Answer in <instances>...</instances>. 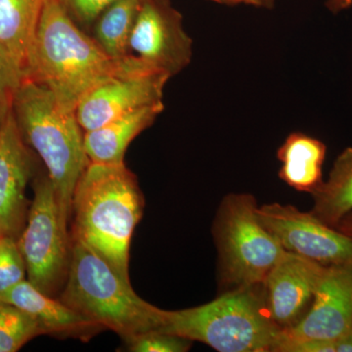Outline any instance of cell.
Segmentation results:
<instances>
[{"mask_svg":"<svg viewBox=\"0 0 352 352\" xmlns=\"http://www.w3.org/2000/svg\"><path fill=\"white\" fill-rule=\"evenodd\" d=\"M256 214L285 251L322 265H352V237L324 223L311 212L273 203L258 207Z\"/></svg>","mask_w":352,"mask_h":352,"instance_id":"30bf717a","label":"cell"},{"mask_svg":"<svg viewBox=\"0 0 352 352\" xmlns=\"http://www.w3.org/2000/svg\"><path fill=\"white\" fill-rule=\"evenodd\" d=\"M162 331L219 352H271L282 332L268 312L263 283L222 292L199 307L166 310Z\"/></svg>","mask_w":352,"mask_h":352,"instance_id":"5b68a950","label":"cell"},{"mask_svg":"<svg viewBox=\"0 0 352 352\" xmlns=\"http://www.w3.org/2000/svg\"><path fill=\"white\" fill-rule=\"evenodd\" d=\"M275 0H256V7H261V8L272 9L274 6Z\"/></svg>","mask_w":352,"mask_h":352,"instance_id":"f1b7e54d","label":"cell"},{"mask_svg":"<svg viewBox=\"0 0 352 352\" xmlns=\"http://www.w3.org/2000/svg\"><path fill=\"white\" fill-rule=\"evenodd\" d=\"M4 233H3V230H2V227H1V224H0V240L2 239V238L4 237Z\"/></svg>","mask_w":352,"mask_h":352,"instance_id":"f546056e","label":"cell"},{"mask_svg":"<svg viewBox=\"0 0 352 352\" xmlns=\"http://www.w3.org/2000/svg\"><path fill=\"white\" fill-rule=\"evenodd\" d=\"M60 300L102 329L126 340L162 330L166 310L141 298L131 281L120 276L94 250L72 238L71 263Z\"/></svg>","mask_w":352,"mask_h":352,"instance_id":"277c9868","label":"cell"},{"mask_svg":"<svg viewBox=\"0 0 352 352\" xmlns=\"http://www.w3.org/2000/svg\"><path fill=\"white\" fill-rule=\"evenodd\" d=\"M126 351L132 352H186L192 346V340L162 330L139 333L124 340Z\"/></svg>","mask_w":352,"mask_h":352,"instance_id":"7402d4cb","label":"cell"},{"mask_svg":"<svg viewBox=\"0 0 352 352\" xmlns=\"http://www.w3.org/2000/svg\"><path fill=\"white\" fill-rule=\"evenodd\" d=\"M311 212L327 226L333 227L352 212V147H347L333 162L327 180L311 194Z\"/></svg>","mask_w":352,"mask_h":352,"instance_id":"ac0fdd59","label":"cell"},{"mask_svg":"<svg viewBox=\"0 0 352 352\" xmlns=\"http://www.w3.org/2000/svg\"><path fill=\"white\" fill-rule=\"evenodd\" d=\"M164 104L126 113L94 131H85V149L90 163L122 164L127 148L141 132L154 124Z\"/></svg>","mask_w":352,"mask_h":352,"instance_id":"2e32d148","label":"cell"},{"mask_svg":"<svg viewBox=\"0 0 352 352\" xmlns=\"http://www.w3.org/2000/svg\"><path fill=\"white\" fill-rule=\"evenodd\" d=\"M115 75L92 87L80 99L76 115L85 131H94L126 113L164 103L170 76L146 68L131 55Z\"/></svg>","mask_w":352,"mask_h":352,"instance_id":"ba28073f","label":"cell"},{"mask_svg":"<svg viewBox=\"0 0 352 352\" xmlns=\"http://www.w3.org/2000/svg\"><path fill=\"white\" fill-rule=\"evenodd\" d=\"M143 0H117L92 25L96 43L115 61L129 56V39Z\"/></svg>","mask_w":352,"mask_h":352,"instance_id":"d6986e66","label":"cell"},{"mask_svg":"<svg viewBox=\"0 0 352 352\" xmlns=\"http://www.w3.org/2000/svg\"><path fill=\"white\" fill-rule=\"evenodd\" d=\"M0 300L31 315L43 335L88 339L101 330L94 322L78 314L61 300L46 295L25 279L0 296Z\"/></svg>","mask_w":352,"mask_h":352,"instance_id":"5bb4252c","label":"cell"},{"mask_svg":"<svg viewBox=\"0 0 352 352\" xmlns=\"http://www.w3.org/2000/svg\"><path fill=\"white\" fill-rule=\"evenodd\" d=\"M17 241L28 280L46 295L54 296L68 276L72 239L48 176L34 183V200Z\"/></svg>","mask_w":352,"mask_h":352,"instance_id":"52a82bcc","label":"cell"},{"mask_svg":"<svg viewBox=\"0 0 352 352\" xmlns=\"http://www.w3.org/2000/svg\"><path fill=\"white\" fill-rule=\"evenodd\" d=\"M208 1L228 6H240V4L254 6V4H256V0H208Z\"/></svg>","mask_w":352,"mask_h":352,"instance_id":"83f0119b","label":"cell"},{"mask_svg":"<svg viewBox=\"0 0 352 352\" xmlns=\"http://www.w3.org/2000/svg\"><path fill=\"white\" fill-rule=\"evenodd\" d=\"M326 154L325 143L302 132H293L278 149L281 163L278 175L292 188L311 195L323 182Z\"/></svg>","mask_w":352,"mask_h":352,"instance_id":"e0dca14e","label":"cell"},{"mask_svg":"<svg viewBox=\"0 0 352 352\" xmlns=\"http://www.w3.org/2000/svg\"><path fill=\"white\" fill-rule=\"evenodd\" d=\"M12 113L27 145L43 160L64 223L68 226L76 184L89 164L76 110L32 80L21 82Z\"/></svg>","mask_w":352,"mask_h":352,"instance_id":"3957f363","label":"cell"},{"mask_svg":"<svg viewBox=\"0 0 352 352\" xmlns=\"http://www.w3.org/2000/svg\"><path fill=\"white\" fill-rule=\"evenodd\" d=\"M120 68L122 63L85 34L59 0H45L27 80L47 88L63 105L76 110L85 94Z\"/></svg>","mask_w":352,"mask_h":352,"instance_id":"7a4b0ae2","label":"cell"},{"mask_svg":"<svg viewBox=\"0 0 352 352\" xmlns=\"http://www.w3.org/2000/svg\"><path fill=\"white\" fill-rule=\"evenodd\" d=\"M336 228L340 231V232L352 237V212L347 214L344 219L340 220L339 224L336 226Z\"/></svg>","mask_w":352,"mask_h":352,"instance_id":"4316f807","label":"cell"},{"mask_svg":"<svg viewBox=\"0 0 352 352\" xmlns=\"http://www.w3.org/2000/svg\"><path fill=\"white\" fill-rule=\"evenodd\" d=\"M144 198L126 164H87L72 203V238L82 242L129 280L132 236L143 214Z\"/></svg>","mask_w":352,"mask_h":352,"instance_id":"6da1fadb","label":"cell"},{"mask_svg":"<svg viewBox=\"0 0 352 352\" xmlns=\"http://www.w3.org/2000/svg\"><path fill=\"white\" fill-rule=\"evenodd\" d=\"M32 159L12 111L0 126V224L4 235L18 239L27 221L25 187Z\"/></svg>","mask_w":352,"mask_h":352,"instance_id":"4fadbf2b","label":"cell"},{"mask_svg":"<svg viewBox=\"0 0 352 352\" xmlns=\"http://www.w3.org/2000/svg\"><path fill=\"white\" fill-rule=\"evenodd\" d=\"M324 266L288 252L264 279L266 307L282 332L293 328L307 314Z\"/></svg>","mask_w":352,"mask_h":352,"instance_id":"7c38bea8","label":"cell"},{"mask_svg":"<svg viewBox=\"0 0 352 352\" xmlns=\"http://www.w3.org/2000/svg\"><path fill=\"white\" fill-rule=\"evenodd\" d=\"M45 0H0V51L20 82L27 80Z\"/></svg>","mask_w":352,"mask_h":352,"instance_id":"9a60e30c","label":"cell"},{"mask_svg":"<svg viewBox=\"0 0 352 352\" xmlns=\"http://www.w3.org/2000/svg\"><path fill=\"white\" fill-rule=\"evenodd\" d=\"M326 6L331 12L337 14L352 6V0H328Z\"/></svg>","mask_w":352,"mask_h":352,"instance_id":"484cf974","label":"cell"},{"mask_svg":"<svg viewBox=\"0 0 352 352\" xmlns=\"http://www.w3.org/2000/svg\"><path fill=\"white\" fill-rule=\"evenodd\" d=\"M335 352H352V329L336 340Z\"/></svg>","mask_w":352,"mask_h":352,"instance_id":"d4e9b609","label":"cell"},{"mask_svg":"<svg viewBox=\"0 0 352 352\" xmlns=\"http://www.w3.org/2000/svg\"><path fill=\"white\" fill-rule=\"evenodd\" d=\"M21 85L0 51V126L12 111L14 94Z\"/></svg>","mask_w":352,"mask_h":352,"instance_id":"cb8c5ba5","label":"cell"},{"mask_svg":"<svg viewBox=\"0 0 352 352\" xmlns=\"http://www.w3.org/2000/svg\"><path fill=\"white\" fill-rule=\"evenodd\" d=\"M66 12L76 24L90 27L108 6L117 0H59Z\"/></svg>","mask_w":352,"mask_h":352,"instance_id":"603a6c76","label":"cell"},{"mask_svg":"<svg viewBox=\"0 0 352 352\" xmlns=\"http://www.w3.org/2000/svg\"><path fill=\"white\" fill-rule=\"evenodd\" d=\"M129 55L170 78L191 63L193 41L170 0H143L129 39Z\"/></svg>","mask_w":352,"mask_h":352,"instance_id":"9c48e42d","label":"cell"},{"mask_svg":"<svg viewBox=\"0 0 352 352\" xmlns=\"http://www.w3.org/2000/svg\"><path fill=\"white\" fill-rule=\"evenodd\" d=\"M41 335L43 332L31 315L0 300V352L20 351L27 342Z\"/></svg>","mask_w":352,"mask_h":352,"instance_id":"ffe728a7","label":"cell"},{"mask_svg":"<svg viewBox=\"0 0 352 352\" xmlns=\"http://www.w3.org/2000/svg\"><path fill=\"white\" fill-rule=\"evenodd\" d=\"M251 194L232 193L220 203L212 235L219 252L220 291L261 284L287 254L259 221Z\"/></svg>","mask_w":352,"mask_h":352,"instance_id":"8992f818","label":"cell"},{"mask_svg":"<svg viewBox=\"0 0 352 352\" xmlns=\"http://www.w3.org/2000/svg\"><path fill=\"white\" fill-rule=\"evenodd\" d=\"M351 329L352 265H325L307 314L280 333L271 352H289L302 342H335Z\"/></svg>","mask_w":352,"mask_h":352,"instance_id":"8fae6325","label":"cell"},{"mask_svg":"<svg viewBox=\"0 0 352 352\" xmlns=\"http://www.w3.org/2000/svg\"><path fill=\"white\" fill-rule=\"evenodd\" d=\"M25 259L17 239L4 236L0 240V296L25 281Z\"/></svg>","mask_w":352,"mask_h":352,"instance_id":"44dd1931","label":"cell"}]
</instances>
